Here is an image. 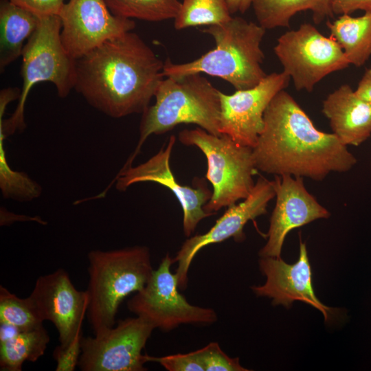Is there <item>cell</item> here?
Listing matches in <instances>:
<instances>
[{
  "label": "cell",
  "mask_w": 371,
  "mask_h": 371,
  "mask_svg": "<svg viewBox=\"0 0 371 371\" xmlns=\"http://www.w3.org/2000/svg\"><path fill=\"white\" fill-rule=\"evenodd\" d=\"M275 195L273 181L260 177L248 196L242 202L228 207L209 231L186 240L173 258L174 263L178 264L175 274L179 289L186 288L190 265L201 249L229 238H233L236 242L243 241L245 239V225L249 221L265 214L268 203Z\"/></svg>",
  "instance_id": "cell-13"
},
{
  "label": "cell",
  "mask_w": 371,
  "mask_h": 371,
  "mask_svg": "<svg viewBox=\"0 0 371 371\" xmlns=\"http://www.w3.org/2000/svg\"><path fill=\"white\" fill-rule=\"evenodd\" d=\"M176 142V137L171 135L166 146L146 162L136 166H130L120 170L112 183L123 192L134 183L155 182L168 188L179 201L183 210V229L186 237H190L199 223L211 216L204 209V205L212 195L203 179L194 180L193 187L181 185L177 182L172 172L170 159Z\"/></svg>",
  "instance_id": "cell-12"
},
{
  "label": "cell",
  "mask_w": 371,
  "mask_h": 371,
  "mask_svg": "<svg viewBox=\"0 0 371 371\" xmlns=\"http://www.w3.org/2000/svg\"><path fill=\"white\" fill-rule=\"evenodd\" d=\"M204 371H247L239 362V358L227 355L217 342H210L196 350Z\"/></svg>",
  "instance_id": "cell-27"
},
{
  "label": "cell",
  "mask_w": 371,
  "mask_h": 371,
  "mask_svg": "<svg viewBox=\"0 0 371 371\" xmlns=\"http://www.w3.org/2000/svg\"><path fill=\"white\" fill-rule=\"evenodd\" d=\"M49 341V334L43 325L16 330L0 339L1 370L21 371L23 363L35 362L44 355Z\"/></svg>",
  "instance_id": "cell-22"
},
{
  "label": "cell",
  "mask_w": 371,
  "mask_h": 371,
  "mask_svg": "<svg viewBox=\"0 0 371 371\" xmlns=\"http://www.w3.org/2000/svg\"><path fill=\"white\" fill-rule=\"evenodd\" d=\"M155 95V102L142 114L139 138L135 151L120 170L133 166L151 135H161L181 124H193L208 133L220 132V92L201 74L165 77Z\"/></svg>",
  "instance_id": "cell-4"
},
{
  "label": "cell",
  "mask_w": 371,
  "mask_h": 371,
  "mask_svg": "<svg viewBox=\"0 0 371 371\" xmlns=\"http://www.w3.org/2000/svg\"><path fill=\"white\" fill-rule=\"evenodd\" d=\"M155 327L137 316L118 322L93 337H83L78 367L82 371H144L142 353Z\"/></svg>",
  "instance_id": "cell-10"
},
{
  "label": "cell",
  "mask_w": 371,
  "mask_h": 371,
  "mask_svg": "<svg viewBox=\"0 0 371 371\" xmlns=\"http://www.w3.org/2000/svg\"><path fill=\"white\" fill-rule=\"evenodd\" d=\"M87 317L93 334L115 324L123 300L142 290L154 269L149 249L133 246L88 254Z\"/></svg>",
  "instance_id": "cell-5"
},
{
  "label": "cell",
  "mask_w": 371,
  "mask_h": 371,
  "mask_svg": "<svg viewBox=\"0 0 371 371\" xmlns=\"http://www.w3.org/2000/svg\"><path fill=\"white\" fill-rule=\"evenodd\" d=\"M38 17L58 15L65 2L63 0H8Z\"/></svg>",
  "instance_id": "cell-30"
},
{
  "label": "cell",
  "mask_w": 371,
  "mask_h": 371,
  "mask_svg": "<svg viewBox=\"0 0 371 371\" xmlns=\"http://www.w3.org/2000/svg\"><path fill=\"white\" fill-rule=\"evenodd\" d=\"M276 205L270 218L267 242L260 250V257H280L287 234L320 218H328L330 212L306 188L303 177L275 175L273 180Z\"/></svg>",
  "instance_id": "cell-16"
},
{
  "label": "cell",
  "mask_w": 371,
  "mask_h": 371,
  "mask_svg": "<svg viewBox=\"0 0 371 371\" xmlns=\"http://www.w3.org/2000/svg\"><path fill=\"white\" fill-rule=\"evenodd\" d=\"M29 297L43 322L55 326L60 344H67L82 331L88 293L78 290L64 269L38 278Z\"/></svg>",
  "instance_id": "cell-15"
},
{
  "label": "cell",
  "mask_w": 371,
  "mask_h": 371,
  "mask_svg": "<svg viewBox=\"0 0 371 371\" xmlns=\"http://www.w3.org/2000/svg\"><path fill=\"white\" fill-rule=\"evenodd\" d=\"M15 216H16V218L13 217L11 215L10 217H8V216H7L8 217L4 216H1V225H8V223H12L14 221H34L38 222L39 223H41V224H43V223L46 224L45 222H44L40 218H37L36 217H29V216H22V215H20V216L15 215Z\"/></svg>",
  "instance_id": "cell-34"
},
{
  "label": "cell",
  "mask_w": 371,
  "mask_h": 371,
  "mask_svg": "<svg viewBox=\"0 0 371 371\" xmlns=\"http://www.w3.org/2000/svg\"><path fill=\"white\" fill-rule=\"evenodd\" d=\"M258 23L263 28L289 27L297 13L309 10L315 23L334 16L332 0H253L251 5Z\"/></svg>",
  "instance_id": "cell-20"
},
{
  "label": "cell",
  "mask_w": 371,
  "mask_h": 371,
  "mask_svg": "<svg viewBox=\"0 0 371 371\" xmlns=\"http://www.w3.org/2000/svg\"><path fill=\"white\" fill-rule=\"evenodd\" d=\"M116 16L150 22L175 19L181 1L179 0H105Z\"/></svg>",
  "instance_id": "cell-24"
},
{
  "label": "cell",
  "mask_w": 371,
  "mask_h": 371,
  "mask_svg": "<svg viewBox=\"0 0 371 371\" xmlns=\"http://www.w3.org/2000/svg\"><path fill=\"white\" fill-rule=\"evenodd\" d=\"M144 357L146 363H158L168 371H204L196 350L158 357L144 354Z\"/></svg>",
  "instance_id": "cell-28"
},
{
  "label": "cell",
  "mask_w": 371,
  "mask_h": 371,
  "mask_svg": "<svg viewBox=\"0 0 371 371\" xmlns=\"http://www.w3.org/2000/svg\"><path fill=\"white\" fill-rule=\"evenodd\" d=\"M326 26L331 36L342 49L350 65H363L371 56V12L353 17L340 15Z\"/></svg>",
  "instance_id": "cell-21"
},
{
  "label": "cell",
  "mask_w": 371,
  "mask_h": 371,
  "mask_svg": "<svg viewBox=\"0 0 371 371\" xmlns=\"http://www.w3.org/2000/svg\"><path fill=\"white\" fill-rule=\"evenodd\" d=\"M61 27L58 15L39 17L36 29L26 41L21 56L23 85L18 104L10 118L3 120V115L0 114V132L5 137L25 128V104L34 85L53 83L58 96L63 98L74 88L76 60L63 45Z\"/></svg>",
  "instance_id": "cell-6"
},
{
  "label": "cell",
  "mask_w": 371,
  "mask_h": 371,
  "mask_svg": "<svg viewBox=\"0 0 371 371\" xmlns=\"http://www.w3.org/2000/svg\"><path fill=\"white\" fill-rule=\"evenodd\" d=\"M370 170H371V159H370Z\"/></svg>",
  "instance_id": "cell-35"
},
{
  "label": "cell",
  "mask_w": 371,
  "mask_h": 371,
  "mask_svg": "<svg viewBox=\"0 0 371 371\" xmlns=\"http://www.w3.org/2000/svg\"><path fill=\"white\" fill-rule=\"evenodd\" d=\"M253 0H227L232 14L237 12L245 13L252 5Z\"/></svg>",
  "instance_id": "cell-33"
},
{
  "label": "cell",
  "mask_w": 371,
  "mask_h": 371,
  "mask_svg": "<svg viewBox=\"0 0 371 371\" xmlns=\"http://www.w3.org/2000/svg\"><path fill=\"white\" fill-rule=\"evenodd\" d=\"M82 338L81 331L67 344H60L55 348L53 357L56 362V371H74L78 366L82 352Z\"/></svg>",
  "instance_id": "cell-29"
},
{
  "label": "cell",
  "mask_w": 371,
  "mask_h": 371,
  "mask_svg": "<svg viewBox=\"0 0 371 371\" xmlns=\"http://www.w3.org/2000/svg\"><path fill=\"white\" fill-rule=\"evenodd\" d=\"M164 66L137 34L128 32L76 60L74 89L109 117L142 114L165 78Z\"/></svg>",
  "instance_id": "cell-1"
},
{
  "label": "cell",
  "mask_w": 371,
  "mask_h": 371,
  "mask_svg": "<svg viewBox=\"0 0 371 371\" xmlns=\"http://www.w3.org/2000/svg\"><path fill=\"white\" fill-rule=\"evenodd\" d=\"M178 137L181 144L199 148L206 157L205 178L213 187L212 197L203 207L207 213L215 214L248 196L257 172L252 148L236 143L227 135H213L200 127L184 129Z\"/></svg>",
  "instance_id": "cell-7"
},
{
  "label": "cell",
  "mask_w": 371,
  "mask_h": 371,
  "mask_svg": "<svg viewBox=\"0 0 371 371\" xmlns=\"http://www.w3.org/2000/svg\"><path fill=\"white\" fill-rule=\"evenodd\" d=\"M322 113L333 133L346 146H360L371 136V103L348 85L340 86L326 97Z\"/></svg>",
  "instance_id": "cell-18"
},
{
  "label": "cell",
  "mask_w": 371,
  "mask_h": 371,
  "mask_svg": "<svg viewBox=\"0 0 371 371\" xmlns=\"http://www.w3.org/2000/svg\"><path fill=\"white\" fill-rule=\"evenodd\" d=\"M3 137L0 135V184L4 197L20 201L38 197L41 188L25 174L12 170L7 164L3 150Z\"/></svg>",
  "instance_id": "cell-26"
},
{
  "label": "cell",
  "mask_w": 371,
  "mask_h": 371,
  "mask_svg": "<svg viewBox=\"0 0 371 371\" xmlns=\"http://www.w3.org/2000/svg\"><path fill=\"white\" fill-rule=\"evenodd\" d=\"M259 267L267 280L263 285L251 287L257 296L271 298L273 305L282 304L286 308L295 300L302 301L321 311L325 322L330 319L334 309L323 304L315 294L307 249L301 239L295 263L287 264L280 257H261Z\"/></svg>",
  "instance_id": "cell-17"
},
{
  "label": "cell",
  "mask_w": 371,
  "mask_h": 371,
  "mask_svg": "<svg viewBox=\"0 0 371 371\" xmlns=\"http://www.w3.org/2000/svg\"><path fill=\"white\" fill-rule=\"evenodd\" d=\"M252 150L257 170L317 181L331 172H346L357 162L335 134L318 130L284 89L267 106Z\"/></svg>",
  "instance_id": "cell-2"
},
{
  "label": "cell",
  "mask_w": 371,
  "mask_h": 371,
  "mask_svg": "<svg viewBox=\"0 0 371 371\" xmlns=\"http://www.w3.org/2000/svg\"><path fill=\"white\" fill-rule=\"evenodd\" d=\"M334 14H350L357 10L371 12V0H332Z\"/></svg>",
  "instance_id": "cell-31"
},
{
  "label": "cell",
  "mask_w": 371,
  "mask_h": 371,
  "mask_svg": "<svg viewBox=\"0 0 371 371\" xmlns=\"http://www.w3.org/2000/svg\"><path fill=\"white\" fill-rule=\"evenodd\" d=\"M355 91L359 97L371 103V68L365 71Z\"/></svg>",
  "instance_id": "cell-32"
},
{
  "label": "cell",
  "mask_w": 371,
  "mask_h": 371,
  "mask_svg": "<svg viewBox=\"0 0 371 371\" xmlns=\"http://www.w3.org/2000/svg\"><path fill=\"white\" fill-rule=\"evenodd\" d=\"M273 51L283 67L282 71L291 78L298 91H312L324 77L350 65L331 36H325L307 23L282 34Z\"/></svg>",
  "instance_id": "cell-8"
},
{
  "label": "cell",
  "mask_w": 371,
  "mask_h": 371,
  "mask_svg": "<svg viewBox=\"0 0 371 371\" xmlns=\"http://www.w3.org/2000/svg\"><path fill=\"white\" fill-rule=\"evenodd\" d=\"M202 32L214 38L215 47L188 63H173L168 58L164 61V77L205 74L227 81L236 91L254 87L266 77L260 47L266 30L258 23L232 16Z\"/></svg>",
  "instance_id": "cell-3"
},
{
  "label": "cell",
  "mask_w": 371,
  "mask_h": 371,
  "mask_svg": "<svg viewBox=\"0 0 371 371\" xmlns=\"http://www.w3.org/2000/svg\"><path fill=\"white\" fill-rule=\"evenodd\" d=\"M0 323L23 330L43 325V320L29 296L21 298L1 285Z\"/></svg>",
  "instance_id": "cell-25"
},
{
  "label": "cell",
  "mask_w": 371,
  "mask_h": 371,
  "mask_svg": "<svg viewBox=\"0 0 371 371\" xmlns=\"http://www.w3.org/2000/svg\"><path fill=\"white\" fill-rule=\"evenodd\" d=\"M39 17L8 0H0V71L22 56L25 41L37 27Z\"/></svg>",
  "instance_id": "cell-19"
},
{
  "label": "cell",
  "mask_w": 371,
  "mask_h": 371,
  "mask_svg": "<svg viewBox=\"0 0 371 371\" xmlns=\"http://www.w3.org/2000/svg\"><path fill=\"white\" fill-rule=\"evenodd\" d=\"M172 263L167 253L144 287L128 301V309L164 331L182 324L214 323L218 317L213 309L192 305L180 293L177 277L170 271Z\"/></svg>",
  "instance_id": "cell-9"
},
{
  "label": "cell",
  "mask_w": 371,
  "mask_h": 371,
  "mask_svg": "<svg viewBox=\"0 0 371 371\" xmlns=\"http://www.w3.org/2000/svg\"><path fill=\"white\" fill-rule=\"evenodd\" d=\"M232 18L227 0H182L174 19V27L181 30L191 27L210 26Z\"/></svg>",
  "instance_id": "cell-23"
},
{
  "label": "cell",
  "mask_w": 371,
  "mask_h": 371,
  "mask_svg": "<svg viewBox=\"0 0 371 371\" xmlns=\"http://www.w3.org/2000/svg\"><path fill=\"white\" fill-rule=\"evenodd\" d=\"M58 16L63 45L75 60L135 27L134 20L113 14L105 0H69Z\"/></svg>",
  "instance_id": "cell-11"
},
{
  "label": "cell",
  "mask_w": 371,
  "mask_h": 371,
  "mask_svg": "<svg viewBox=\"0 0 371 371\" xmlns=\"http://www.w3.org/2000/svg\"><path fill=\"white\" fill-rule=\"evenodd\" d=\"M289 80L283 71L273 72L254 87L232 94L221 91V133L253 148L263 129L267 106L275 95L288 86Z\"/></svg>",
  "instance_id": "cell-14"
}]
</instances>
